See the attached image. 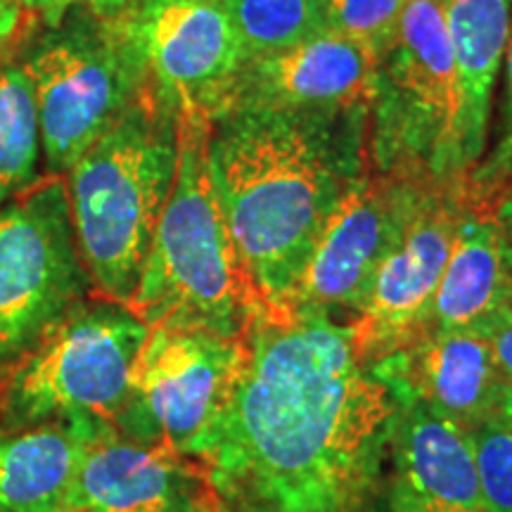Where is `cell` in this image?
I'll return each instance as SVG.
<instances>
[{
  "label": "cell",
  "instance_id": "6da1fadb",
  "mask_svg": "<svg viewBox=\"0 0 512 512\" xmlns=\"http://www.w3.org/2000/svg\"><path fill=\"white\" fill-rule=\"evenodd\" d=\"M228 406L197 460L266 512H354L392 439L399 401L363 366L351 325L261 313Z\"/></svg>",
  "mask_w": 512,
  "mask_h": 512
},
{
  "label": "cell",
  "instance_id": "7a4b0ae2",
  "mask_svg": "<svg viewBox=\"0 0 512 512\" xmlns=\"http://www.w3.org/2000/svg\"><path fill=\"white\" fill-rule=\"evenodd\" d=\"M368 126L366 110L261 105H230L211 121V181L266 313L285 316L320 233L368 171Z\"/></svg>",
  "mask_w": 512,
  "mask_h": 512
},
{
  "label": "cell",
  "instance_id": "3957f363",
  "mask_svg": "<svg viewBox=\"0 0 512 512\" xmlns=\"http://www.w3.org/2000/svg\"><path fill=\"white\" fill-rule=\"evenodd\" d=\"M207 119L178 117V169L128 309L147 328L242 339L264 313L209 174Z\"/></svg>",
  "mask_w": 512,
  "mask_h": 512
},
{
  "label": "cell",
  "instance_id": "277c9868",
  "mask_svg": "<svg viewBox=\"0 0 512 512\" xmlns=\"http://www.w3.org/2000/svg\"><path fill=\"white\" fill-rule=\"evenodd\" d=\"M178 169V114L147 83L64 174L83 266L100 297L131 302Z\"/></svg>",
  "mask_w": 512,
  "mask_h": 512
},
{
  "label": "cell",
  "instance_id": "5b68a950",
  "mask_svg": "<svg viewBox=\"0 0 512 512\" xmlns=\"http://www.w3.org/2000/svg\"><path fill=\"white\" fill-rule=\"evenodd\" d=\"M456 121V72L444 3L408 0L392 48L377 69L368 126L370 169L460 192Z\"/></svg>",
  "mask_w": 512,
  "mask_h": 512
},
{
  "label": "cell",
  "instance_id": "8992f818",
  "mask_svg": "<svg viewBox=\"0 0 512 512\" xmlns=\"http://www.w3.org/2000/svg\"><path fill=\"white\" fill-rule=\"evenodd\" d=\"M24 69L36 95L41 150L50 174L60 176L150 83L126 15L74 12L38 43Z\"/></svg>",
  "mask_w": 512,
  "mask_h": 512
},
{
  "label": "cell",
  "instance_id": "52a82bcc",
  "mask_svg": "<svg viewBox=\"0 0 512 512\" xmlns=\"http://www.w3.org/2000/svg\"><path fill=\"white\" fill-rule=\"evenodd\" d=\"M91 287L64 176L36 178L0 207V392Z\"/></svg>",
  "mask_w": 512,
  "mask_h": 512
},
{
  "label": "cell",
  "instance_id": "ba28073f",
  "mask_svg": "<svg viewBox=\"0 0 512 512\" xmlns=\"http://www.w3.org/2000/svg\"><path fill=\"white\" fill-rule=\"evenodd\" d=\"M150 328L126 304L86 299L0 392V430L53 420L114 422Z\"/></svg>",
  "mask_w": 512,
  "mask_h": 512
},
{
  "label": "cell",
  "instance_id": "9c48e42d",
  "mask_svg": "<svg viewBox=\"0 0 512 512\" xmlns=\"http://www.w3.org/2000/svg\"><path fill=\"white\" fill-rule=\"evenodd\" d=\"M245 356V337L150 328L133 370L131 394L112 425L126 437L197 458L228 406Z\"/></svg>",
  "mask_w": 512,
  "mask_h": 512
},
{
  "label": "cell",
  "instance_id": "30bf717a",
  "mask_svg": "<svg viewBox=\"0 0 512 512\" xmlns=\"http://www.w3.org/2000/svg\"><path fill=\"white\" fill-rule=\"evenodd\" d=\"M430 190L432 185L368 166L320 233L285 316H358L382 261L399 245Z\"/></svg>",
  "mask_w": 512,
  "mask_h": 512
},
{
  "label": "cell",
  "instance_id": "8fae6325",
  "mask_svg": "<svg viewBox=\"0 0 512 512\" xmlns=\"http://www.w3.org/2000/svg\"><path fill=\"white\" fill-rule=\"evenodd\" d=\"M126 22L147 81L178 117L211 124L226 112L245 53L223 0H140Z\"/></svg>",
  "mask_w": 512,
  "mask_h": 512
},
{
  "label": "cell",
  "instance_id": "7c38bea8",
  "mask_svg": "<svg viewBox=\"0 0 512 512\" xmlns=\"http://www.w3.org/2000/svg\"><path fill=\"white\" fill-rule=\"evenodd\" d=\"M463 209L458 190L427 192L399 245L382 261L366 304L351 323L363 358L403 349L430 325L434 294Z\"/></svg>",
  "mask_w": 512,
  "mask_h": 512
},
{
  "label": "cell",
  "instance_id": "4fadbf2b",
  "mask_svg": "<svg viewBox=\"0 0 512 512\" xmlns=\"http://www.w3.org/2000/svg\"><path fill=\"white\" fill-rule=\"evenodd\" d=\"M377 69L380 60L373 53L328 29L297 46L247 60L230 105L370 112Z\"/></svg>",
  "mask_w": 512,
  "mask_h": 512
},
{
  "label": "cell",
  "instance_id": "5bb4252c",
  "mask_svg": "<svg viewBox=\"0 0 512 512\" xmlns=\"http://www.w3.org/2000/svg\"><path fill=\"white\" fill-rule=\"evenodd\" d=\"M415 339L375 370L396 401L422 403L465 430L501 413L508 384L482 330H430Z\"/></svg>",
  "mask_w": 512,
  "mask_h": 512
},
{
  "label": "cell",
  "instance_id": "9a60e30c",
  "mask_svg": "<svg viewBox=\"0 0 512 512\" xmlns=\"http://www.w3.org/2000/svg\"><path fill=\"white\" fill-rule=\"evenodd\" d=\"M183 458L100 420L83 451L72 512H200V482Z\"/></svg>",
  "mask_w": 512,
  "mask_h": 512
},
{
  "label": "cell",
  "instance_id": "2e32d148",
  "mask_svg": "<svg viewBox=\"0 0 512 512\" xmlns=\"http://www.w3.org/2000/svg\"><path fill=\"white\" fill-rule=\"evenodd\" d=\"M394 512H484L470 432L406 401L392 430Z\"/></svg>",
  "mask_w": 512,
  "mask_h": 512
},
{
  "label": "cell",
  "instance_id": "e0dca14e",
  "mask_svg": "<svg viewBox=\"0 0 512 512\" xmlns=\"http://www.w3.org/2000/svg\"><path fill=\"white\" fill-rule=\"evenodd\" d=\"M444 19L456 72V143L465 183L489 147L491 107L508 48L512 0H446Z\"/></svg>",
  "mask_w": 512,
  "mask_h": 512
},
{
  "label": "cell",
  "instance_id": "ac0fdd59",
  "mask_svg": "<svg viewBox=\"0 0 512 512\" xmlns=\"http://www.w3.org/2000/svg\"><path fill=\"white\" fill-rule=\"evenodd\" d=\"M98 418L0 430V512H72L76 475Z\"/></svg>",
  "mask_w": 512,
  "mask_h": 512
},
{
  "label": "cell",
  "instance_id": "d6986e66",
  "mask_svg": "<svg viewBox=\"0 0 512 512\" xmlns=\"http://www.w3.org/2000/svg\"><path fill=\"white\" fill-rule=\"evenodd\" d=\"M505 304L508 268L501 221L494 211L465 207L434 294L430 328L479 330Z\"/></svg>",
  "mask_w": 512,
  "mask_h": 512
},
{
  "label": "cell",
  "instance_id": "ffe728a7",
  "mask_svg": "<svg viewBox=\"0 0 512 512\" xmlns=\"http://www.w3.org/2000/svg\"><path fill=\"white\" fill-rule=\"evenodd\" d=\"M41 157L36 95L24 64L0 60V207L36 181Z\"/></svg>",
  "mask_w": 512,
  "mask_h": 512
},
{
  "label": "cell",
  "instance_id": "44dd1931",
  "mask_svg": "<svg viewBox=\"0 0 512 512\" xmlns=\"http://www.w3.org/2000/svg\"><path fill=\"white\" fill-rule=\"evenodd\" d=\"M247 60H256L328 31L320 0H223Z\"/></svg>",
  "mask_w": 512,
  "mask_h": 512
},
{
  "label": "cell",
  "instance_id": "7402d4cb",
  "mask_svg": "<svg viewBox=\"0 0 512 512\" xmlns=\"http://www.w3.org/2000/svg\"><path fill=\"white\" fill-rule=\"evenodd\" d=\"M503 64V100L494 143L460 188V200L470 209L496 211L512 200V22Z\"/></svg>",
  "mask_w": 512,
  "mask_h": 512
},
{
  "label": "cell",
  "instance_id": "603a6c76",
  "mask_svg": "<svg viewBox=\"0 0 512 512\" xmlns=\"http://www.w3.org/2000/svg\"><path fill=\"white\" fill-rule=\"evenodd\" d=\"M408 0H320L325 24L382 60L392 48Z\"/></svg>",
  "mask_w": 512,
  "mask_h": 512
},
{
  "label": "cell",
  "instance_id": "cb8c5ba5",
  "mask_svg": "<svg viewBox=\"0 0 512 512\" xmlns=\"http://www.w3.org/2000/svg\"><path fill=\"white\" fill-rule=\"evenodd\" d=\"M467 432L484 512H512V425L498 413Z\"/></svg>",
  "mask_w": 512,
  "mask_h": 512
},
{
  "label": "cell",
  "instance_id": "d4e9b609",
  "mask_svg": "<svg viewBox=\"0 0 512 512\" xmlns=\"http://www.w3.org/2000/svg\"><path fill=\"white\" fill-rule=\"evenodd\" d=\"M22 10L41 15L50 27H57L62 19L74 12H91L98 17H121L131 10V0H17Z\"/></svg>",
  "mask_w": 512,
  "mask_h": 512
},
{
  "label": "cell",
  "instance_id": "484cf974",
  "mask_svg": "<svg viewBox=\"0 0 512 512\" xmlns=\"http://www.w3.org/2000/svg\"><path fill=\"white\" fill-rule=\"evenodd\" d=\"M484 332L486 342L494 351L498 373L503 382L512 389V306L505 304L479 328Z\"/></svg>",
  "mask_w": 512,
  "mask_h": 512
},
{
  "label": "cell",
  "instance_id": "4316f807",
  "mask_svg": "<svg viewBox=\"0 0 512 512\" xmlns=\"http://www.w3.org/2000/svg\"><path fill=\"white\" fill-rule=\"evenodd\" d=\"M494 214L498 216L503 228L505 242V268H508V304L512 306V200L498 207Z\"/></svg>",
  "mask_w": 512,
  "mask_h": 512
},
{
  "label": "cell",
  "instance_id": "83f0119b",
  "mask_svg": "<svg viewBox=\"0 0 512 512\" xmlns=\"http://www.w3.org/2000/svg\"><path fill=\"white\" fill-rule=\"evenodd\" d=\"M22 5L17 0H0V46L15 34L22 22Z\"/></svg>",
  "mask_w": 512,
  "mask_h": 512
},
{
  "label": "cell",
  "instance_id": "f1b7e54d",
  "mask_svg": "<svg viewBox=\"0 0 512 512\" xmlns=\"http://www.w3.org/2000/svg\"><path fill=\"white\" fill-rule=\"evenodd\" d=\"M501 415L512 425V389L510 387L505 389V396H503V403H501Z\"/></svg>",
  "mask_w": 512,
  "mask_h": 512
},
{
  "label": "cell",
  "instance_id": "f546056e",
  "mask_svg": "<svg viewBox=\"0 0 512 512\" xmlns=\"http://www.w3.org/2000/svg\"><path fill=\"white\" fill-rule=\"evenodd\" d=\"M439 3H446V0H439Z\"/></svg>",
  "mask_w": 512,
  "mask_h": 512
}]
</instances>
